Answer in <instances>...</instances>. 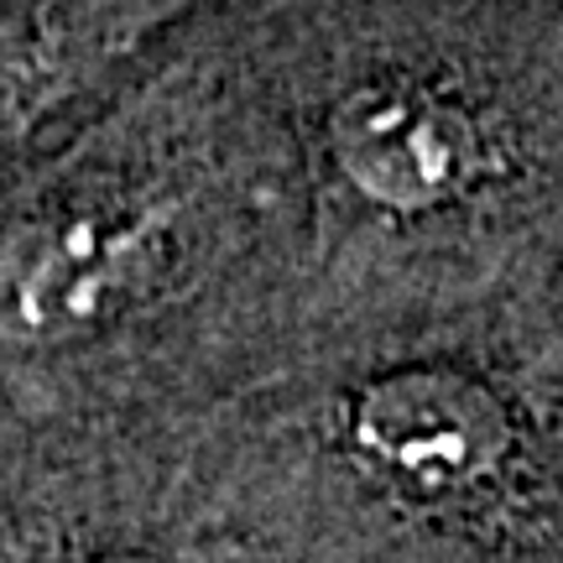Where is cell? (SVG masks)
I'll return each mask as SVG.
<instances>
[{
	"label": "cell",
	"mask_w": 563,
	"mask_h": 563,
	"mask_svg": "<svg viewBox=\"0 0 563 563\" xmlns=\"http://www.w3.org/2000/svg\"><path fill=\"white\" fill-rule=\"evenodd\" d=\"M167 262V220L141 203H79L0 241V340L47 350L100 329Z\"/></svg>",
	"instance_id": "6da1fadb"
},
{
	"label": "cell",
	"mask_w": 563,
	"mask_h": 563,
	"mask_svg": "<svg viewBox=\"0 0 563 563\" xmlns=\"http://www.w3.org/2000/svg\"><path fill=\"white\" fill-rule=\"evenodd\" d=\"M329 152L371 203L422 214L490 173L481 121L422 84H361L329 115Z\"/></svg>",
	"instance_id": "7a4b0ae2"
},
{
	"label": "cell",
	"mask_w": 563,
	"mask_h": 563,
	"mask_svg": "<svg viewBox=\"0 0 563 563\" xmlns=\"http://www.w3.org/2000/svg\"><path fill=\"white\" fill-rule=\"evenodd\" d=\"M350 439L391 485L454 496L501 464L511 422L501 397L475 376L449 365H402L355 397Z\"/></svg>",
	"instance_id": "3957f363"
},
{
	"label": "cell",
	"mask_w": 563,
	"mask_h": 563,
	"mask_svg": "<svg viewBox=\"0 0 563 563\" xmlns=\"http://www.w3.org/2000/svg\"><path fill=\"white\" fill-rule=\"evenodd\" d=\"M47 58H21V63H0V146L16 136L21 125L32 121L37 110H47V100H58L63 89L42 79Z\"/></svg>",
	"instance_id": "277c9868"
},
{
	"label": "cell",
	"mask_w": 563,
	"mask_h": 563,
	"mask_svg": "<svg viewBox=\"0 0 563 563\" xmlns=\"http://www.w3.org/2000/svg\"><path fill=\"white\" fill-rule=\"evenodd\" d=\"M79 563H167L157 553H100V559H79Z\"/></svg>",
	"instance_id": "5b68a950"
}]
</instances>
